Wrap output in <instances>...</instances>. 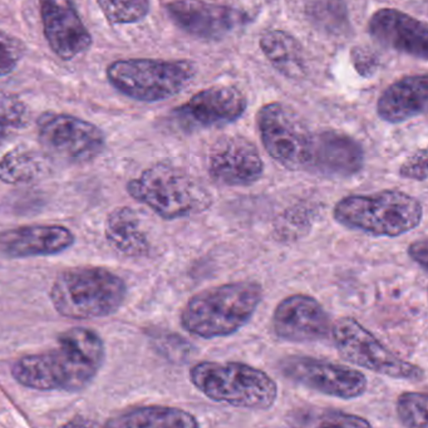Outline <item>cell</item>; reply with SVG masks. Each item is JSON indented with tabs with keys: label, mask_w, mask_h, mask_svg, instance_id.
Segmentation results:
<instances>
[{
	"label": "cell",
	"mask_w": 428,
	"mask_h": 428,
	"mask_svg": "<svg viewBox=\"0 0 428 428\" xmlns=\"http://www.w3.org/2000/svg\"><path fill=\"white\" fill-rule=\"evenodd\" d=\"M256 126L274 161L287 170L308 173L315 133L297 111L282 102H270L258 112Z\"/></svg>",
	"instance_id": "ba28073f"
},
{
	"label": "cell",
	"mask_w": 428,
	"mask_h": 428,
	"mask_svg": "<svg viewBox=\"0 0 428 428\" xmlns=\"http://www.w3.org/2000/svg\"><path fill=\"white\" fill-rule=\"evenodd\" d=\"M307 13L317 26L328 31H340L348 23V14L343 3H309Z\"/></svg>",
	"instance_id": "f1b7e54d"
},
{
	"label": "cell",
	"mask_w": 428,
	"mask_h": 428,
	"mask_svg": "<svg viewBox=\"0 0 428 428\" xmlns=\"http://www.w3.org/2000/svg\"><path fill=\"white\" fill-rule=\"evenodd\" d=\"M105 360L98 335L84 328L69 329L56 350L16 360L11 374L19 384L38 391L78 392L93 381Z\"/></svg>",
	"instance_id": "6da1fadb"
},
{
	"label": "cell",
	"mask_w": 428,
	"mask_h": 428,
	"mask_svg": "<svg viewBox=\"0 0 428 428\" xmlns=\"http://www.w3.org/2000/svg\"><path fill=\"white\" fill-rule=\"evenodd\" d=\"M111 86L131 100L155 103L173 98L191 83L196 67L188 61L120 59L107 68Z\"/></svg>",
	"instance_id": "52a82bcc"
},
{
	"label": "cell",
	"mask_w": 428,
	"mask_h": 428,
	"mask_svg": "<svg viewBox=\"0 0 428 428\" xmlns=\"http://www.w3.org/2000/svg\"><path fill=\"white\" fill-rule=\"evenodd\" d=\"M106 18L112 24H132L141 21L150 13L151 4L148 1H98Z\"/></svg>",
	"instance_id": "83f0119b"
},
{
	"label": "cell",
	"mask_w": 428,
	"mask_h": 428,
	"mask_svg": "<svg viewBox=\"0 0 428 428\" xmlns=\"http://www.w3.org/2000/svg\"><path fill=\"white\" fill-rule=\"evenodd\" d=\"M105 428H200L198 418L181 408L148 406L112 419Z\"/></svg>",
	"instance_id": "603a6c76"
},
{
	"label": "cell",
	"mask_w": 428,
	"mask_h": 428,
	"mask_svg": "<svg viewBox=\"0 0 428 428\" xmlns=\"http://www.w3.org/2000/svg\"><path fill=\"white\" fill-rule=\"evenodd\" d=\"M399 176L413 181L424 183L427 180V151L418 150L408 157L399 168Z\"/></svg>",
	"instance_id": "4dcf8cb0"
},
{
	"label": "cell",
	"mask_w": 428,
	"mask_h": 428,
	"mask_svg": "<svg viewBox=\"0 0 428 428\" xmlns=\"http://www.w3.org/2000/svg\"><path fill=\"white\" fill-rule=\"evenodd\" d=\"M59 428H102L100 423L92 421L89 418L76 417L67 423H64Z\"/></svg>",
	"instance_id": "836d02e7"
},
{
	"label": "cell",
	"mask_w": 428,
	"mask_h": 428,
	"mask_svg": "<svg viewBox=\"0 0 428 428\" xmlns=\"http://www.w3.org/2000/svg\"><path fill=\"white\" fill-rule=\"evenodd\" d=\"M272 324V332L279 340L292 343L322 340L332 330L330 318L323 305L305 294L282 299L274 310Z\"/></svg>",
	"instance_id": "9a60e30c"
},
{
	"label": "cell",
	"mask_w": 428,
	"mask_h": 428,
	"mask_svg": "<svg viewBox=\"0 0 428 428\" xmlns=\"http://www.w3.org/2000/svg\"><path fill=\"white\" fill-rule=\"evenodd\" d=\"M333 218L345 228L368 235L398 238L421 224L423 206L412 195L399 190H384L345 196L335 204Z\"/></svg>",
	"instance_id": "3957f363"
},
{
	"label": "cell",
	"mask_w": 428,
	"mask_h": 428,
	"mask_svg": "<svg viewBox=\"0 0 428 428\" xmlns=\"http://www.w3.org/2000/svg\"><path fill=\"white\" fill-rule=\"evenodd\" d=\"M49 171L46 157L29 147L18 146L0 158V181L11 185L42 180Z\"/></svg>",
	"instance_id": "cb8c5ba5"
},
{
	"label": "cell",
	"mask_w": 428,
	"mask_h": 428,
	"mask_svg": "<svg viewBox=\"0 0 428 428\" xmlns=\"http://www.w3.org/2000/svg\"><path fill=\"white\" fill-rule=\"evenodd\" d=\"M74 240L73 233L61 225H26L0 233V253L16 259L57 255Z\"/></svg>",
	"instance_id": "d6986e66"
},
{
	"label": "cell",
	"mask_w": 428,
	"mask_h": 428,
	"mask_svg": "<svg viewBox=\"0 0 428 428\" xmlns=\"http://www.w3.org/2000/svg\"><path fill=\"white\" fill-rule=\"evenodd\" d=\"M246 107L245 94L235 86H213L193 94L173 110V116L183 128H209L235 122Z\"/></svg>",
	"instance_id": "5bb4252c"
},
{
	"label": "cell",
	"mask_w": 428,
	"mask_h": 428,
	"mask_svg": "<svg viewBox=\"0 0 428 428\" xmlns=\"http://www.w3.org/2000/svg\"><path fill=\"white\" fill-rule=\"evenodd\" d=\"M259 46L272 67L284 77L298 81L307 74L303 47L290 33L267 29L260 36Z\"/></svg>",
	"instance_id": "44dd1931"
},
{
	"label": "cell",
	"mask_w": 428,
	"mask_h": 428,
	"mask_svg": "<svg viewBox=\"0 0 428 428\" xmlns=\"http://www.w3.org/2000/svg\"><path fill=\"white\" fill-rule=\"evenodd\" d=\"M263 287L255 282H234L205 289L190 298L181 312L183 328L203 340L235 335L255 314Z\"/></svg>",
	"instance_id": "7a4b0ae2"
},
{
	"label": "cell",
	"mask_w": 428,
	"mask_h": 428,
	"mask_svg": "<svg viewBox=\"0 0 428 428\" xmlns=\"http://www.w3.org/2000/svg\"><path fill=\"white\" fill-rule=\"evenodd\" d=\"M396 412L406 428H428L427 394L421 392H404L398 396Z\"/></svg>",
	"instance_id": "4316f807"
},
{
	"label": "cell",
	"mask_w": 428,
	"mask_h": 428,
	"mask_svg": "<svg viewBox=\"0 0 428 428\" xmlns=\"http://www.w3.org/2000/svg\"><path fill=\"white\" fill-rule=\"evenodd\" d=\"M368 31L378 44L422 61L428 59L427 24L393 8L377 11Z\"/></svg>",
	"instance_id": "e0dca14e"
},
{
	"label": "cell",
	"mask_w": 428,
	"mask_h": 428,
	"mask_svg": "<svg viewBox=\"0 0 428 428\" xmlns=\"http://www.w3.org/2000/svg\"><path fill=\"white\" fill-rule=\"evenodd\" d=\"M292 428H373L366 418L329 408H304L292 416Z\"/></svg>",
	"instance_id": "d4e9b609"
},
{
	"label": "cell",
	"mask_w": 428,
	"mask_h": 428,
	"mask_svg": "<svg viewBox=\"0 0 428 428\" xmlns=\"http://www.w3.org/2000/svg\"><path fill=\"white\" fill-rule=\"evenodd\" d=\"M335 348L355 366L394 379L418 382L424 378L421 367L399 358L368 329L352 317L337 320L330 330Z\"/></svg>",
	"instance_id": "9c48e42d"
},
{
	"label": "cell",
	"mask_w": 428,
	"mask_h": 428,
	"mask_svg": "<svg viewBox=\"0 0 428 428\" xmlns=\"http://www.w3.org/2000/svg\"><path fill=\"white\" fill-rule=\"evenodd\" d=\"M365 150L353 137L340 131H320L314 137L308 173L325 178H350L365 166Z\"/></svg>",
	"instance_id": "ac0fdd59"
},
{
	"label": "cell",
	"mask_w": 428,
	"mask_h": 428,
	"mask_svg": "<svg viewBox=\"0 0 428 428\" xmlns=\"http://www.w3.org/2000/svg\"><path fill=\"white\" fill-rule=\"evenodd\" d=\"M190 381L214 402L253 411L272 408L279 393L272 377L241 362H200L191 367Z\"/></svg>",
	"instance_id": "277c9868"
},
{
	"label": "cell",
	"mask_w": 428,
	"mask_h": 428,
	"mask_svg": "<svg viewBox=\"0 0 428 428\" xmlns=\"http://www.w3.org/2000/svg\"><path fill=\"white\" fill-rule=\"evenodd\" d=\"M279 368L289 381L330 397L355 399L368 388L367 377L362 372L330 360L292 355L284 358Z\"/></svg>",
	"instance_id": "8fae6325"
},
{
	"label": "cell",
	"mask_w": 428,
	"mask_h": 428,
	"mask_svg": "<svg viewBox=\"0 0 428 428\" xmlns=\"http://www.w3.org/2000/svg\"><path fill=\"white\" fill-rule=\"evenodd\" d=\"M127 287L103 268H74L53 282L51 299L58 313L72 319L105 318L125 302Z\"/></svg>",
	"instance_id": "8992f818"
},
{
	"label": "cell",
	"mask_w": 428,
	"mask_h": 428,
	"mask_svg": "<svg viewBox=\"0 0 428 428\" xmlns=\"http://www.w3.org/2000/svg\"><path fill=\"white\" fill-rule=\"evenodd\" d=\"M171 21L190 36L218 41L251 21L249 11L239 6L206 1H171L165 4Z\"/></svg>",
	"instance_id": "7c38bea8"
},
{
	"label": "cell",
	"mask_w": 428,
	"mask_h": 428,
	"mask_svg": "<svg viewBox=\"0 0 428 428\" xmlns=\"http://www.w3.org/2000/svg\"><path fill=\"white\" fill-rule=\"evenodd\" d=\"M105 235L111 246L123 255L141 258L150 251V241L138 216L127 206L111 211L106 219Z\"/></svg>",
	"instance_id": "7402d4cb"
},
{
	"label": "cell",
	"mask_w": 428,
	"mask_h": 428,
	"mask_svg": "<svg viewBox=\"0 0 428 428\" xmlns=\"http://www.w3.org/2000/svg\"><path fill=\"white\" fill-rule=\"evenodd\" d=\"M208 170L215 183L243 188L260 180L264 161L250 140L243 136H224L210 150Z\"/></svg>",
	"instance_id": "4fadbf2b"
},
{
	"label": "cell",
	"mask_w": 428,
	"mask_h": 428,
	"mask_svg": "<svg viewBox=\"0 0 428 428\" xmlns=\"http://www.w3.org/2000/svg\"><path fill=\"white\" fill-rule=\"evenodd\" d=\"M427 74H414L398 79L377 101V115L388 123H403L427 111Z\"/></svg>",
	"instance_id": "ffe728a7"
},
{
	"label": "cell",
	"mask_w": 428,
	"mask_h": 428,
	"mask_svg": "<svg viewBox=\"0 0 428 428\" xmlns=\"http://www.w3.org/2000/svg\"><path fill=\"white\" fill-rule=\"evenodd\" d=\"M26 47L9 33L0 29V77L11 74L21 63Z\"/></svg>",
	"instance_id": "f546056e"
},
{
	"label": "cell",
	"mask_w": 428,
	"mask_h": 428,
	"mask_svg": "<svg viewBox=\"0 0 428 428\" xmlns=\"http://www.w3.org/2000/svg\"><path fill=\"white\" fill-rule=\"evenodd\" d=\"M39 6L44 37L57 57L72 61L88 51L92 36L73 3L46 0Z\"/></svg>",
	"instance_id": "2e32d148"
},
{
	"label": "cell",
	"mask_w": 428,
	"mask_h": 428,
	"mask_svg": "<svg viewBox=\"0 0 428 428\" xmlns=\"http://www.w3.org/2000/svg\"><path fill=\"white\" fill-rule=\"evenodd\" d=\"M37 133L49 153L66 161H92L105 150L106 137L100 127L66 113L47 112L41 116Z\"/></svg>",
	"instance_id": "30bf717a"
},
{
	"label": "cell",
	"mask_w": 428,
	"mask_h": 428,
	"mask_svg": "<svg viewBox=\"0 0 428 428\" xmlns=\"http://www.w3.org/2000/svg\"><path fill=\"white\" fill-rule=\"evenodd\" d=\"M408 255L412 259L423 272H427L428 265V243L426 239L414 241L408 246Z\"/></svg>",
	"instance_id": "1f68e13d"
},
{
	"label": "cell",
	"mask_w": 428,
	"mask_h": 428,
	"mask_svg": "<svg viewBox=\"0 0 428 428\" xmlns=\"http://www.w3.org/2000/svg\"><path fill=\"white\" fill-rule=\"evenodd\" d=\"M127 191L165 220L203 214L213 205V196L203 183L181 168L162 162L131 180Z\"/></svg>",
	"instance_id": "5b68a950"
},
{
	"label": "cell",
	"mask_w": 428,
	"mask_h": 428,
	"mask_svg": "<svg viewBox=\"0 0 428 428\" xmlns=\"http://www.w3.org/2000/svg\"><path fill=\"white\" fill-rule=\"evenodd\" d=\"M29 110L16 94L0 92V145L26 127Z\"/></svg>",
	"instance_id": "484cf974"
},
{
	"label": "cell",
	"mask_w": 428,
	"mask_h": 428,
	"mask_svg": "<svg viewBox=\"0 0 428 428\" xmlns=\"http://www.w3.org/2000/svg\"><path fill=\"white\" fill-rule=\"evenodd\" d=\"M353 63H355L357 72H360L362 76H371L373 69L376 67V61L374 58L371 57V54L363 52V49H355L353 52Z\"/></svg>",
	"instance_id": "d6a6232c"
}]
</instances>
